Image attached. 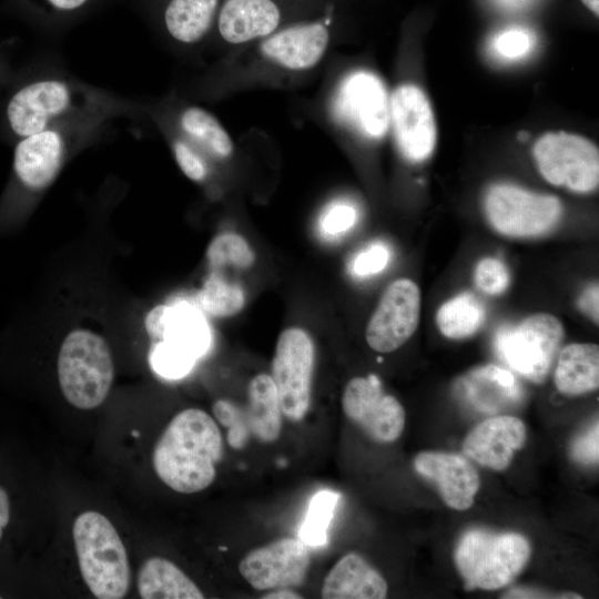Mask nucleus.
Instances as JSON below:
<instances>
[{
	"label": "nucleus",
	"mask_w": 599,
	"mask_h": 599,
	"mask_svg": "<svg viewBox=\"0 0 599 599\" xmlns=\"http://www.w3.org/2000/svg\"><path fill=\"white\" fill-rule=\"evenodd\" d=\"M0 599H1V596H0Z\"/></svg>",
	"instance_id": "nucleus-46"
},
{
	"label": "nucleus",
	"mask_w": 599,
	"mask_h": 599,
	"mask_svg": "<svg viewBox=\"0 0 599 599\" xmlns=\"http://www.w3.org/2000/svg\"><path fill=\"white\" fill-rule=\"evenodd\" d=\"M476 286L488 295H499L509 284V273L502 262L486 257L478 262L475 268Z\"/></svg>",
	"instance_id": "nucleus-35"
},
{
	"label": "nucleus",
	"mask_w": 599,
	"mask_h": 599,
	"mask_svg": "<svg viewBox=\"0 0 599 599\" xmlns=\"http://www.w3.org/2000/svg\"><path fill=\"white\" fill-rule=\"evenodd\" d=\"M108 122L104 119L65 121L18 139L13 152L17 180L28 191L45 190L69 155L95 140Z\"/></svg>",
	"instance_id": "nucleus-7"
},
{
	"label": "nucleus",
	"mask_w": 599,
	"mask_h": 599,
	"mask_svg": "<svg viewBox=\"0 0 599 599\" xmlns=\"http://www.w3.org/2000/svg\"><path fill=\"white\" fill-rule=\"evenodd\" d=\"M72 536L83 581L99 599L124 598L130 587L125 546L113 524L88 510L74 520Z\"/></svg>",
	"instance_id": "nucleus-5"
},
{
	"label": "nucleus",
	"mask_w": 599,
	"mask_h": 599,
	"mask_svg": "<svg viewBox=\"0 0 599 599\" xmlns=\"http://www.w3.org/2000/svg\"><path fill=\"white\" fill-rule=\"evenodd\" d=\"M557 389L568 396L592 392L599 386V347L590 343H572L558 356L555 376Z\"/></svg>",
	"instance_id": "nucleus-24"
},
{
	"label": "nucleus",
	"mask_w": 599,
	"mask_h": 599,
	"mask_svg": "<svg viewBox=\"0 0 599 599\" xmlns=\"http://www.w3.org/2000/svg\"><path fill=\"white\" fill-rule=\"evenodd\" d=\"M598 422L596 420V423L572 444L571 455L577 461L582 464L598 463Z\"/></svg>",
	"instance_id": "nucleus-39"
},
{
	"label": "nucleus",
	"mask_w": 599,
	"mask_h": 599,
	"mask_svg": "<svg viewBox=\"0 0 599 599\" xmlns=\"http://www.w3.org/2000/svg\"><path fill=\"white\" fill-rule=\"evenodd\" d=\"M532 35L521 29L511 28L499 33L495 39V50L498 55L515 60L526 55L532 47Z\"/></svg>",
	"instance_id": "nucleus-37"
},
{
	"label": "nucleus",
	"mask_w": 599,
	"mask_h": 599,
	"mask_svg": "<svg viewBox=\"0 0 599 599\" xmlns=\"http://www.w3.org/2000/svg\"><path fill=\"white\" fill-rule=\"evenodd\" d=\"M315 366V345L303 328L284 329L276 342L271 377L283 417L297 423L308 413Z\"/></svg>",
	"instance_id": "nucleus-13"
},
{
	"label": "nucleus",
	"mask_w": 599,
	"mask_h": 599,
	"mask_svg": "<svg viewBox=\"0 0 599 599\" xmlns=\"http://www.w3.org/2000/svg\"><path fill=\"white\" fill-rule=\"evenodd\" d=\"M335 8L295 20L268 37L229 52L213 73L211 93L292 84L324 60L332 42Z\"/></svg>",
	"instance_id": "nucleus-1"
},
{
	"label": "nucleus",
	"mask_w": 599,
	"mask_h": 599,
	"mask_svg": "<svg viewBox=\"0 0 599 599\" xmlns=\"http://www.w3.org/2000/svg\"><path fill=\"white\" fill-rule=\"evenodd\" d=\"M223 454L217 422L203 409L186 408L172 417L156 440L152 465L169 488L191 495L213 484Z\"/></svg>",
	"instance_id": "nucleus-3"
},
{
	"label": "nucleus",
	"mask_w": 599,
	"mask_h": 599,
	"mask_svg": "<svg viewBox=\"0 0 599 599\" xmlns=\"http://www.w3.org/2000/svg\"><path fill=\"white\" fill-rule=\"evenodd\" d=\"M387 592L385 578L355 552L346 554L335 562L321 588L324 599H383Z\"/></svg>",
	"instance_id": "nucleus-23"
},
{
	"label": "nucleus",
	"mask_w": 599,
	"mask_h": 599,
	"mask_svg": "<svg viewBox=\"0 0 599 599\" xmlns=\"http://www.w3.org/2000/svg\"><path fill=\"white\" fill-rule=\"evenodd\" d=\"M528 540L514 532L483 529L465 532L455 551V564L468 590H494L510 583L530 557Z\"/></svg>",
	"instance_id": "nucleus-8"
},
{
	"label": "nucleus",
	"mask_w": 599,
	"mask_h": 599,
	"mask_svg": "<svg viewBox=\"0 0 599 599\" xmlns=\"http://www.w3.org/2000/svg\"><path fill=\"white\" fill-rule=\"evenodd\" d=\"M485 316L481 302L470 293H463L439 307L436 323L444 336L460 339L474 335L481 327Z\"/></svg>",
	"instance_id": "nucleus-28"
},
{
	"label": "nucleus",
	"mask_w": 599,
	"mask_h": 599,
	"mask_svg": "<svg viewBox=\"0 0 599 599\" xmlns=\"http://www.w3.org/2000/svg\"><path fill=\"white\" fill-rule=\"evenodd\" d=\"M500 6L507 9L522 8L529 0H496Z\"/></svg>",
	"instance_id": "nucleus-44"
},
{
	"label": "nucleus",
	"mask_w": 599,
	"mask_h": 599,
	"mask_svg": "<svg viewBox=\"0 0 599 599\" xmlns=\"http://www.w3.org/2000/svg\"><path fill=\"white\" fill-rule=\"evenodd\" d=\"M10 519V500L6 490L0 487V539Z\"/></svg>",
	"instance_id": "nucleus-41"
},
{
	"label": "nucleus",
	"mask_w": 599,
	"mask_h": 599,
	"mask_svg": "<svg viewBox=\"0 0 599 599\" xmlns=\"http://www.w3.org/2000/svg\"><path fill=\"white\" fill-rule=\"evenodd\" d=\"M325 84L321 102L327 125L366 143L385 138L389 130V93L377 74L356 69Z\"/></svg>",
	"instance_id": "nucleus-4"
},
{
	"label": "nucleus",
	"mask_w": 599,
	"mask_h": 599,
	"mask_svg": "<svg viewBox=\"0 0 599 599\" xmlns=\"http://www.w3.org/2000/svg\"><path fill=\"white\" fill-rule=\"evenodd\" d=\"M312 10L322 12L335 8L338 0H298Z\"/></svg>",
	"instance_id": "nucleus-43"
},
{
	"label": "nucleus",
	"mask_w": 599,
	"mask_h": 599,
	"mask_svg": "<svg viewBox=\"0 0 599 599\" xmlns=\"http://www.w3.org/2000/svg\"><path fill=\"white\" fill-rule=\"evenodd\" d=\"M162 35L176 48L195 49L211 41L222 0H141Z\"/></svg>",
	"instance_id": "nucleus-20"
},
{
	"label": "nucleus",
	"mask_w": 599,
	"mask_h": 599,
	"mask_svg": "<svg viewBox=\"0 0 599 599\" xmlns=\"http://www.w3.org/2000/svg\"><path fill=\"white\" fill-rule=\"evenodd\" d=\"M210 339L207 325L197 311L186 304L169 305L160 341L167 342L197 358L209 348Z\"/></svg>",
	"instance_id": "nucleus-27"
},
{
	"label": "nucleus",
	"mask_w": 599,
	"mask_h": 599,
	"mask_svg": "<svg viewBox=\"0 0 599 599\" xmlns=\"http://www.w3.org/2000/svg\"><path fill=\"white\" fill-rule=\"evenodd\" d=\"M416 471L434 483L447 506L465 510L474 502L480 479L464 457L440 451H423L415 458Z\"/></svg>",
	"instance_id": "nucleus-21"
},
{
	"label": "nucleus",
	"mask_w": 599,
	"mask_h": 599,
	"mask_svg": "<svg viewBox=\"0 0 599 599\" xmlns=\"http://www.w3.org/2000/svg\"><path fill=\"white\" fill-rule=\"evenodd\" d=\"M388 261V248L383 244H373L357 254L352 263V271L355 275L365 277L383 271Z\"/></svg>",
	"instance_id": "nucleus-38"
},
{
	"label": "nucleus",
	"mask_w": 599,
	"mask_h": 599,
	"mask_svg": "<svg viewBox=\"0 0 599 599\" xmlns=\"http://www.w3.org/2000/svg\"><path fill=\"white\" fill-rule=\"evenodd\" d=\"M138 591L143 599H202L203 591L174 562L150 557L138 575Z\"/></svg>",
	"instance_id": "nucleus-25"
},
{
	"label": "nucleus",
	"mask_w": 599,
	"mask_h": 599,
	"mask_svg": "<svg viewBox=\"0 0 599 599\" xmlns=\"http://www.w3.org/2000/svg\"><path fill=\"white\" fill-rule=\"evenodd\" d=\"M167 140L182 173L193 182L203 183L211 174L212 163L170 126L156 123Z\"/></svg>",
	"instance_id": "nucleus-32"
},
{
	"label": "nucleus",
	"mask_w": 599,
	"mask_h": 599,
	"mask_svg": "<svg viewBox=\"0 0 599 599\" xmlns=\"http://www.w3.org/2000/svg\"><path fill=\"white\" fill-rule=\"evenodd\" d=\"M342 408L349 422L377 443L396 440L405 427L406 415L402 404L384 392L374 375L354 377L346 384Z\"/></svg>",
	"instance_id": "nucleus-15"
},
{
	"label": "nucleus",
	"mask_w": 599,
	"mask_h": 599,
	"mask_svg": "<svg viewBox=\"0 0 599 599\" xmlns=\"http://www.w3.org/2000/svg\"><path fill=\"white\" fill-rule=\"evenodd\" d=\"M336 499L337 496L329 491H322L313 498L302 528V537L306 542L317 545L325 541V532L333 516Z\"/></svg>",
	"instance_id": "nucleus-34"
},
{
	"label": "nucleus",
	"mask_w": 599,
	"mask_h": 599,
	"mask_svg": "<svg viewBox=\"0 0 599 599\" xmlns=\"http://www.w3.org/2000/svg\"><path fill=\"white\" fill-rule=\"evenodd\" d=\"M206 258L212 270L226 266L248 268L255 261L250 244L236 233H223L212 240L206 250Z\"/></svg>",
	"instance_id": "nucleus-30"
},
{
	"label": "nucleus",
	"mask_w": 599,
	"mask_h": 599,
	"mask_svg": "<svg viewBox=\"0 0 599 599\" xmlns=\"http://www.w3.org/2000/svg\"><path fill=\"white\" fill-rule=\"evenodd\" d=\"M131 110V103L100 88L48 75L16 90L7 102L4 119L9 131L21 139L61 122L83 119L110 121Z\"/></svg>",
	"instance_id": "nucleus-2"
},
{
	"label": "nucleus",
	"mask_w": 599,
	"mask_h": 599,
	"mask_svg": "<svg viewBox=\"0 0 599 599\" xmlns=\"http://www.w3.org/2000/svg\"><path fill=\"white\" fill-rule=\"evenodd\" d=\"M317 13L298 0H222L211 40L229 53Z\"/></svg>",
	"instance_id": "nucleus-9"
},
{
	"label": "nucleus",
	"mask_w": 599,
	"mask_h": 599,
	"mask_svg": "<svg viewBox=\"0 0 599 599\" xmlns=\"http://www.w3.org/2000/svg\"><path fill=\"white\" fill-rule=\"evenodd\" d=\"M526 441V426L514 416H496L478 424L463 443L464 453L485 467L506 469Z\"/></svg>",
	"instance_id": "nucleus-22"
},
{
	"label": "nucleus",
	"mask_w": 599,
	"mask_h": 599,
	"mask_svg": "<svg viewBox=\"0 0 599 599\" xmlns=\"http://www.w3.org/2000/svg\"><path fill=\"white\" fill-rule=\"evenodd\" d=\"M357 210L344 200L327 204L319 217V226L325 234L338 235L351 230L357 221Z\"/></svg>",
	"instance_id": "nucleus-36"
},
{
	"label": "nucleus",
	"mask_w": 599,
	"mask_h": 599,
	"mask_svg": "<svg viewBox=\"0 0 599 599\" xmlns=\"http://www.w3.org/2000/svg\"><path fill=\"white\" fill-rule=\"evenodd\" d=\"M389 129L400 155L412 163L433 153L437 129L429 100L420 88L404 83L389 94Z\"/></svg>",
	"instance_id": "nucleus-17"
},
{
	"label": "nucleus",
	"mask_w": 599,
	"mask_h": 599,
	"mask_svg": "<svg viewBox=\"0 0 599 599\" xmlns=\"http://www.w3.org/2000/svg\"><path fill=\"white\" fill-rule=\"evenodd\" d=\"M201 308L215 317H226L238 313L245 304L242 286L226 278L220 271L212 270L199 296Z\"/></svg>",
	"instance_id": "nucleus-29"
},
{
	"label": "nucleus",
	"mask_w": 599,
	"mask_h": 599,
	"mask_svg": "<svg viewBox=\"0 0 599 599\" xmlns=\"http://www.w3.org/2000/svg\"><path fill=\"white\" fill-rule=\"evenodd\" d=\"M217 423L227 429L232 447L241 448L248 440L260 444L275 443L282 433L283 414L271 375L260 373L247 385V402L236 405L217 399L212 406Z\"/></svg>",
	"instance_id": "nucleus-10"
},
{
	"label": "nucleus",
	"mask_w": 599,
	"mask_h": 599,
	"mask_svg": "<svg viewBox=\"0 0 599 599\" xmlns=\"http://www.w3.org/2000/svg\"><path fill=\"white\" fill-rule=\"evenodd\" d=\"M32 18L48 23L69 22L95 7L101 0H14Z\"/></svg>",
	"instance_id": "nucleus-31"
},
{
	"label": "nucleus",
	"mask_w": 599,
	"mask_h": 599,
	"mask_svg": "<svg viewBox=\"0 0 599 599\" xmlns=\"http://www.w3.org/2000/svg\"><path fill=\"white\" fill-rule=\"evenodd\" d=\"M461 386L467 400L485 412H496L520 397L515 376L495 365L471 370L463 378Z\"/></svg>",
	"instance_id": "nucleus-26"
},
{
	"label": "nucleus",
	"mask_w": 599,
	"mask_h": 599,
	"mask_svg": "<svg viewBox=\"0 0 599 599\" xmlns=\"http://www.w3.org/2000/svg\"><path fill=\"white\" fill-rule=\"evenodd\" d=\"M311 566V555L304 542L284 536L250 550L238 562V572L255 590L301 586Z\"/></svg>",
	"instance_id": "nucleus-16"
},
{
	"label": "nucleus",
	"mask_w": 599,
	"mask_h": 599,
	"mask_svg": "<svg viewBox=\"0 0 599 599\" xmlns=\"http://www.w3.org/2000/svg\"><path fill=\"white\" fill-rule=\"evenodd\" d=\"M541 176L550 184L577 193L595 191L599 184V151L579 134L547 132L532 146Z\"/></svg>",
	"instance_id": "nucleus-12"
},
{
	"label": "nucleus",
	"mask_w": 599,
	"mask_h": 599,
	"mask_svg": "<svg viewBox=\"0 0 599 599\" xmlns=\"http://www.w3.org/2000/svg\"><path fill=\"white\" fill-rule=\"evenodd\" d=\"M420 314V291L415 282L399 278L387 286L370 316L365 337L378 353L400 347L416 331Z\"/></svg>",
	"instance_id": "nucleus-18"
},
{
	"label": "nucleus",
	"mask_w": 599,
	"mask_h": 599,
	"mask_svg": "<svg viewBox=\"0 0 599 599\" xmlns=\"http://www.w3.org/2000/svg\"><path fill=\"white\" fill-rule=\"evenodd\" d=\"M485 211L490 225L511 237L538 236L550 231L561 215L558 197L537 194L509 184L489 189Z\"/></svg>",
	"instance_id": "nucleus-14"
},
{
	"label": "nucleus",
	"mask_w": 599,
	"mask_h": 599,
	"mask_svg": "<svg viewBox=\"0 0 599 599\" xmlns=\"http://www.w3.org/2000/svg\"><path fill=\"white\" fill-rule=\"evenodd\" d=\"M153 119L173 129L211 163L225 162L234 155L232 136L203 106L171 97L153 109Z\"/></svg>",
	"instance_id": "nucleus-19"
},
{
	"label": "nucleus",
	"mask_w": 599,
	"mask_h": 599,
	"mask_svg": "<svg viewBox=\"0 0 599 599\" xmlns=\"http://www.w3.org/2000/svg\"><path fill=\"white\" fill-rule=\"evenodd\" d=\"M581 2L596 16L599 13L598 0H581Z\"/></svg>",
	"instance_id": "nucleus-45"
},
{
	"label": "nucleus",
	"mask_w": 599,
	"mask_h": 599,
	"mask_svg": "<svg viewBox=\"0 0 599 599\" xmlns=\"http://www.w3.org/2000/svg\"><path fill=\"white\" fill-rule=\"evenodd\" d=\"M261 598L264 599H298L303 598L301 593L295 591L293 588H276L272 590L264 591Z\"/></svg>",
	"instance_id": "nucleus-42"
},
{
	"label": "nucleus",
	"mask_w": 599,
	"mask_h": 599,
	"mask_svg": "<svg viewBox=\"0 0 599 599\" xmlns=\"http://www.w3.org/2000/svg\"><path fill=\"white\" fill-rule=\"evenodd\" d=\"M57 372L61 393L70 405L83 410L99 407L114 378L106 341L88 328L71 331L61 343Z\"/></svg>",
	"instance_id": "nucleus-6"
},
{
	"label": "nucleus",
	"mask_w": 599,
	"mask_h": 599,
	"mask_svg": "<svg viewBox=\"0 0 599 599\" xmlns=\"http://www.w3.org/2000/svg\"><path fill=\"white\" fill-rule=\"evenodd\" d=\"M599 288L598 283L589 285L578 300L579 308L589 316L596 324L599 321Z\"/></svg>",
	"instance_id": "nucleus-40"
},
{
	"label": "nucleus",
	"mask_w": 599,
	"mask_h": 599,
	"mask_svg": "<svg viewBox=\"0 0 599 599\" xmlns=\"http://www.w3.org/2000/svg\"><path fill=\"white\" fill-rule=\"evenodd\" d=\"M195 357L164 341L154 342L150 364L155 373L166 378H179L189 373Z\"/></svg>",
	"instance_id": "nucleus-33"
},
{
	"label": "nucleus",
	"mask_w": 599,
	"mask_h": 599,
	"mask_svg": "<svg viewBox=\"0 0 599 599\" xmlns=\"http://www.w3.org/2000/svg\"><path fill=\"white\" fill-rule=\"evenodd\" d=\"M560 321L548 313H536L496 334L495 347L510 368L534 383H542L564 339Z\"/></svg>",
	"instance_id": "nucleus-11"
}]
</instances>
